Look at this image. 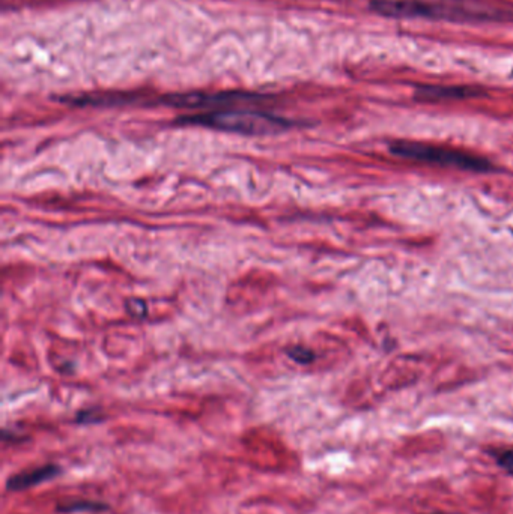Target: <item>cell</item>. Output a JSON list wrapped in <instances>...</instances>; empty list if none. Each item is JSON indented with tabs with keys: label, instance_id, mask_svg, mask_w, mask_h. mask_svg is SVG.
Returning a JSON list of instances; mask_svg holds the SVG:
<instances>
[{
	"label": "cell",
	"instance_id": "cell-5",
	"mask_svg": "<svg viewBox=\"0 0 513 514\" xmlns=\"http://www.w3.org/2000/svg\"><path fill=\"white\" fill-rule=\"evenodd\" d=\"M60 472H62V469H60V466H57L55 463H47V465H42V466H38L35 469H30V470H23V472L15 474V475L8 478L6 490L8 492H20V490H24V489H29V487L38 486L41 483H46V481L51 480V478L57 477Z\"/></svg>",
	"mask_w": 513,
	"mask_h": 514
},
{
	"label": "cell",
	"instance_id": "cell-7",
	"mask_svg": "<svg viewBox=\"0 0 513 514\" xmlns=\"http://www.w3.org/2000/svg\"><path fill=\"white\" fill-rule=\"evenodd\" d=\"M107 508H109V505L106 502L80 499V501H71L68 504H59L56 507V511L59 513H78V511L100 513V511H106Z\"/></svg>",
	"mask_w": 513,
	"mask_h": 514
},
{
	"label": "cell",
	"instance_id": "cell-2",
	"mask_svg": "<svg viewBox=\"0 0 513 514\" xmlns=\"http://www.w3.org/2000/svg\"><path fill=\"white\" fill-rule=\"evenodd\" d=\"M178 122L186 125L206 127L246 136L274 134L291 127L289 120L256 110H217L197 113V115L179 118Z\"/></svg>",
	"mask_w": 513,
	"mask_h": 514
},
{
	"label": "cell",
	"instance_id": "cell-11",
	"mask_svg": "<svg viewBox=\"0 0 513 514\" xmlns=\"http://www.w3.org/2000/svg\"><path fill=\"white\" fill-rule=\"evenodd\" d=\"M127 310L134 318H143L146 315V304L141 300H132L127 304Z\"/></svg>",
	"mask_w": 513,
	"mask_h": 514
},
{
	"label": "cell",
	"instance_id": "cell-1",
	"mask_svg": "<svg viewBox=\"0 0 513 514\" xmlns=\"http://www.w3.org/2000/svg\"><path fill=\"white\" fill-rule=\"evenodd\" d=\"M370 8L386 17H423L449 21H498L513 14L483 0H372Z\"/></svg>",
	"mask_w": 513,
	"mask_h": 514
},
{
	"label": "cell",
	"instance_id": "cell-3",
	"mask_svg": "<svg viewBox=\"0 0 513 514\" xmlns=\"http://www.w3.org/2000/svg\"><path fill=\"white\" fill-rule=\"evenodd\" d=\"M390 152L406 160L450 165V167H459L465 170L485 172L491 169L489 161L480 158V156L477 155L460 152L456 149H447V147L426 145L420 142L410 140L395 142L390 145Z\"/></svg>",
	"mask_w": 513,
	"mask_h": 514
},
{
	"label": "cell",
	"instance_id": "cell-9",
	"mask_svg": "<svg viewBox=\"0 0 513 514\" xmlns=\"http://www.w3.org/2000/svg\"><path fill=\"white\" fill-rule=\"evenodd\" d=\"M100 421H102V416L95 409H84V411H80L75 416V423L78 424H93Z\"/></svg>",
	"mask_w": 513,
	"mask_h": 514
},
{
	"label": "cell",
	"instance_id": "cell-12",
	"mask_svg": "<svg viewBox=\"0 0 513 514\" xmlns=\"http://www.w3.org/2000/svg\"><path fill=\"white\" fill-rule=\"evenodd\" d=\"M437 514H444V513H437Z\"/></svg>",
	"mask_w": 513,
	"mask_h": 514
},
{
	"label": "cell",
	"instance_id": "cell-4",
	"mask_svg": "<svg viewBox=\"0 0 513 514\" xmlns=\"http://www.w3.org/2000/svg\"><path fill=\"white\" fill-rule=\"evenodd\" d=\"M251 98L249 95L242 93H188V95H173L166 100L168 104L175 107H186V109H201V107H215V106H228L237 101H242Z\"/></svg>",
	"mask_w": 513,
	"mask_h": 514
},
{
	"label": "cell",
	"instance_id": "cell-10",
	"mask_svg": "<svg viewBox=\"0 0 513 514\" xmlns=\"http://www.w3.org/2000/svg\"><path fill=\"white\" fill-rule=\"evenodd\" d=\"M497 463L503 470H506L507 474L513 475V450H504L498 452Z\"/></svg>",
	"mask_w": 513,
	"mask_h": 514
},
{
	"label": "cell",
	"instance_id": "cell-8",
	"mask_svg": "<svg viewBox=\"0 0 513 514\" xmlns=\"http://www.w3.org/2000/svg\"><path fill=\"white\" fill-rule=\"evenodd\" d=\"M288 355L295 362H300V364H309L313 361V358H315V356H313V352L303 346L292 347V349L288 351Z\"/></svg>",
	"mask_w": 513,
	"mask_h": 514
},
{
	"label": "cell",
	"instance_id": "cell-6",
	"mask_svg": "<svg viewBox=\"0 0 513 514\" xmlns=\"http://www.w3.org/2000/svg\"><path fill=\"white\" fill-rule=\"evenodd\" d=\"M477 91L471 88H460V86H451V88H444V86H424L417 91L415 97L423 101H442V100H462L476 97Z\"/></svg>",
	"mask_w": 513,
	"mask_h": 514
}]
</instances>
